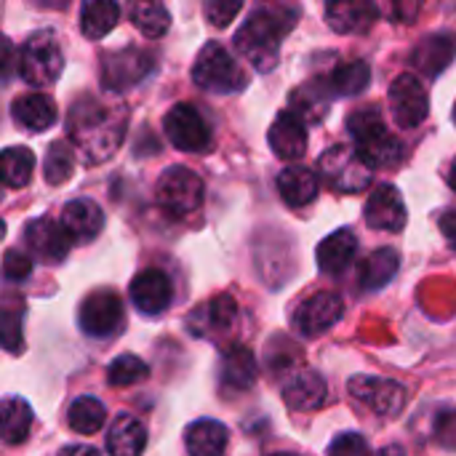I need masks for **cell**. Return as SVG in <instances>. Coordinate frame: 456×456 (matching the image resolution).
I'll return each instance as SVG.
<instances>
[{"label":"cell","instance_id":"cell-1","mask_svg":"<svg viewBox=\"0 0 456 456\" xmlns=\"http://www.w3.org/2000/svg\"><path fill=\"white\" fill-rule=\"evenodd\" d=\"M67 128L75 150L86 163H102L115 155L126 139L128 112L120 102L83 96L69 107Z\"/></svg>","mask_w":456,"mask_h":456},{"label":"cell","instance_id":"cell-2","mask_svg":"<svg viewBox=\"0 0 456 456\" xmlns=\"http://www.w3.org/2000/svg\"><path fill=\"white\" fill-rule=\"evenodd\" d=\"M294 27L289 13L278 8H256L235 35L238 53L259 72H270L281 56V40Z\"/></svg>","mask_w":456,"mask_h":456},{"label":"cell","instance_id":"cell-3","mask_svg":"<svg viewBox=\"0 0 456 456\" xmlns=\"http://www.w3.org/2000/svg\"><path fill=\"white\" fill-rule=\"evenodd\" d=\"M347 131L355 142L358 155L363 158V163L374 171V168H395L403 163L406 150L401 144V139L395 134H390V128L385 126L382 115L377 107H361L347 118Z\"/></svg>","mask_w":456,"mask_h":456},{"label":"cell","instance_id":"cell-4","mask_svg":"<svg viewBox=\"0 0 456 456\" xmlns=\"http://www.w3.org/2000/svg\"><path fill=\"white\" fill-rule=\"evenodd\" d=\"M192 80L203 91H214V94H235L248 83L246 72L222 43H206L200 48L192 67Z\"/></svg>","mask_w":456,"mask_h":456},{"label":"cell","instance_id":"cell-5","mask_svg":"<svg viewBox=\"0 0 456 456\" xmlns=\"http://www.w3.org/2000/svg\"><path fill=\"white\" fill-rule=\"evenodd\" d=\"M64 69L61 45L53 32H35L19 53V75L27 86H53Z\"/></svg>","mask_w":456,"mask_h":456},{"label":"cell","instance_id":"cell-6","mask_svg":"<svg viewBox=\"0 0 456 456\" xmlns=\"http://www.w3.org/2000/svg\"><path fill=\"white\" fill-rule=\"evenodd\" d=\"M203 192H206L203 179L195 171L184 168V166L166 168L160 174L158 184H155V200H158V206L166 214L176 216V219L195 214L200 208V203H203Z\"/></svg>","mask_w":456,"mask_h":456},{"label":"cell","instance_id":"cell-7","mask_svg":"<svg viewBox=\"0 0 456 456\" xmlns=\"http://www.w3.org/2000/svg\"><path fill=\"white\" fill-rule=\"evenodd\" d=\"M318 171L326 179V184L342 195L363 192L371 184V168L363 163V158L358 155L353 144L329 147L318 160Z\"/></svg>","mask_w":456,"mask_h":456},{"label":"cell","instance_id":"cell-8","mask_svg":"<svg viewBox=\"0 0 456 456\" xmlns=\"http://www.w3.org/2000/svg\"><path fill=\"white\" fill-rule=\"evenodd\" d=\"M77 321L83 334L94 339L112 337L123 329V299L112 289L91 291L77 310Z\"/></svg>","mask_w":456,"mask_h":456},{"label":"cell","instance_id":"cell-9","mask_svg":"<svg viewBox=\"0 0 456 456\" xmlns=\"http://www.w3.org/2000/svg\"><path fill=\"white\" fill-rule=\"evenodd\" d=\"M163 131L168 142L182 152H203L211 144V128L195 104H176L163 118Z\"/></svg>","mask_w":456,"mask_h":456},{"label":"cell","instance_id":"cell-10","mask_svg":"<svg viewBox=\"0 0 456 456\" xmlns=\"http://www.w3.org/2000/svg\"><path fill=\"white\" fill-rule=\"evenodd\" d=\"M390 107L401 128H417L428 120V112H430L428 88L419 83L417 75L403 72L390 86Z\"/></svg>","mask_w":456,"mask_h":456},{"label":"cell","instance_id":"cell-11","mask_svg":"<svg viewBox=\"0 0 456 456\" xmlns=\"http://www.w3.org/2000/svg\"><path fill=\"white\" fill-rule=\"evenodd\" d=\"M350 395L366 403L379 417H395L406 406V387L395 379L382 377H353L350 379Z\"/></svg>","mask_w":456,"mask_h":456},{"label":"cell","instance_id":"cell-12","mask_svg":"<svg viewBox=\"0 0 456 456\" xmlns=\"http://www.w3.org/2000/svg\"><path fill=\"white\" fill-rule=\"evenodd\" d=\"M345 315V302L334 291H318L305 299L294 313V326L302 337H321Z\"/></svg>","mask_w":456,"mask_h":456},{"label":"cell","instance_id":"cell-13","mask_svg":"<svg viewBox=\"0 0 456 456\" xmlns=\"http://www.w3.org/2000/svg\"><path fill=\"white\" fill-rule=\"evenodd\" d=\"M150 69H152L150 53H144L139 48H120V51H112L104 56L102 83H104V88L123 91V88L136 86Z\"/></svg>","mask_w":456,"mask_h":456},{"label":"cell","instance_id":"cell-14","mask_svg":"<svg viewBox=\"0 0 456 456\" xmlns=\"http://www.w3.org/2000/svg\"><path fill=\"white\" fill-rule=\"evenodd\" d=\"M366 224L382 232H401L406 227V203L393 184H377L363 208Z\"/></svg>","mask_w":456,"mask_h":456},{"label":"cell","instance_id":"cell-15","mask_svg":"<svg viewBox=\"0 0 456 456\" xmlns=\"http://www.w3.org/2000/svg\"><path fill=\"white\" fill-rule=\"evenodd\" d=\"M24 240L32 251V256H37L40 262L45 265H59L64 262V256L69 254L72 243L69 238L64 235L61 224L56 219H48V216H37L27 224L24 230Z\"/></svg>","mask_w":456,"mask_h":456},{"label":"cell","instance_id":"cell-16","mask_svg":"<svg viewBox=\"0 0 456 456\" xmlns=\"http://www.w3.org/2000/svg\"><path fill=\"white\" fill-rule=\"evenodd\" d=\"M131 302L142 315H160L168 310L171 299H174V286L171 278L163 270H142L134 281H131Z\"/></svg>","mask_w":456,"mask_h":456},{"label":"cell","instance_id":"cell-17","mask_svg":"<svg viewBox=\"0 0 456 456\" xmlns=\"http://www.w3.org/2000/svg\"><path fill=\"white\" fill-rule=\"evenodd\" d=\"M59 224L64 230V235L69 238V243H86V240H94L102 227H104V214L102 208L88 200V198H77V200H69L64 208H61V216H59Z\"/></svg>","mask_w":456,"mask_h":456},{"label":"cell","instance_id":"cell-18","mask_svg":"<svg viewBox=\"0 0 456 456\" xmlns=\"http://www.w3.org/2000/svg\"><path fill=\"white\" fill-rule=\"evenodd\" d=\"M377 16H379L377 5L366 0H337L326 8V19L331 29L339 35H361L371 29Z\"/></svg>","mask_w":456,"mask_h":456},{"label":"cell","instance_id":"cell-19","mask_svg":"<svg viewBox=\"0 0 456 456\" xmlns=\"http://www.w3.org/2000/svg\"><path fill=\"white\" fill-rule=\"evenodd\" d=\"M11 118L16 126H21L24 131H32V134H40L45 128H51L59 118L56 112V102L48 96V94H40V91H32V94H24L13 102L11 107Z\"/></svg>","mask_w":456,"mask_h":456},{"label":"cell","instance_id":"cell-20","mask_svg":"<svg viewBox=\"0 0 456 456\" xmlns=\"http://www.w3.org/2000/svg\"><path fill=\"white\" fill-rule=\"evenodd\" d=\"M331 86L329 77H313L291 94V110L302 123H321L331 107Z\"/></svg>","mask_w":456,"mask_h":456},{"label":"cell","instance_id":"cell-21","mask_svg":"<svg viewBox=\"0 0 456 456\" xmlns=\"http://www.w3.org/2000/svg\"><path fill=\"white\" fill-rule=\"evenodd\" d=\"M273 152L281 160H297L307 150V128L294 112H281L267 134Z\"/></svg>","mask_w":456,"mask_h":456},{"label":"cell","instance_id":"cell-22","mask_svg":"<svg viewBox=\"0 0 456 456\" xmlns=\"http://www.w3.org/2000/svg\"><path fill=\"white\" fill-rule=\"evenodd\" d=\"M219 382L224 393H246L256 382V358L248 347H230L222 358Z\"/></svg>","mask_w":456,"mask_h":456},{"label":"cell","instance_id":"cell-23","mask_svg":"<svg viewBox=\"0 0 456 456\" xmlns=\"http://www.w3.org/2000/svg\"><path fill=\"white\" fill-rule=\"evenodd\" d=\"M456 56V43L452 35H428L411 51V64L428 77H438Z\"/></svg>","mask_w":456,"mask_h":456},{"label":"cell","instance_id":"cell-24","mask_svg":"<svg viewBox=\"0 0 456 456\" xmlns=\"http://www.w3.org/2000/svg\"><path fill=\"white\" fill-rule=\"evenodd\" d=\"M235 321H238V305L232 297L222 294L190 318V329H195V334L200 337H219L232 331Z\"/></svg>","mask_w":456,"mask_h":456},{"label":"cell","instance_id":"cell-25","mask_svg":"<svg viewBox=\"0 0 456 456\" xmlns=\"http://www.w3.org/2000/svg\"><path fill=\"white\" fill-rule=\"evenodd\" d=\"M326 382L318 371H299L283 387V401L294 411H315L326 403Z\"/></svg>","mask_w":456,"mask_h":456},{"label":"cell","instance_id":"cell-26","mask_svg":"<svg viewBox=\"0 0 456 456\" xmlns=\"http://www.w3.org/2000/svg\"><path fill=\"white\" fill-rule=\"evenodd\" d=\"M278 192L286 206L305 208L318 198V176L305 166H289L278 174Z\"/></svg>","mask_w":456,"mask_h":456},{"label":"cell","instance_id":"cell-27","mask_svg":"<svg viewBox=\"0 0 456 456\" xmlns=\"http://www.w3.org/2000/svg\"><path fill=\"white\" fill-rule=\"evenodd\" d=\"M227 441V428L214 419H198L184 433V446L190 456H224Z\"/></svg>","mask_w":456,"mask_h":456},{"label":"cell","instance_id":"cell-28","mask_svg":"<svg viewBox=\"0 0 456 456\" xmlns=\"http://www.w3.org/2000/svg\"><path fill=\"white\" fill-rule=\"evenodd\" d=\"M147 446V430L139 419L120 414L107 430V454L110 456H142Z\"/></svg>","mask_w":456,"mask_h":456},{"label":"cell","instance_id":"cell-29","mask_svg":"<svg viewBox=\"0 0 456 456\" xmlns=\"http://www.w3.org/2000/svg\"><path fill=\"white\" fill-rule=\"evenodd\" d=\"M355 251H358L355 232L342 227V230H337V232H331L329 238L321 240V246H318V267L323 273L337 275V273H342L353 262Z\"/></svg>","mask_w":456,"mask_h":456},{"label":"cell","instance_id":"cell-30","mask_svg":"<svg viewBox=\"0 0 456 456\" xmlns=\"http://www.w3.org/2000/svg\"><path fill=\"white\" fill-rule=\"evenodd\" d=\"M24 299L19 294H5L0 299V347L11 355L24 350Z\"/></svg>","mask_w":456,"mask_h":456},{"label":"cell","instance_id":"cell-31","mask_svg":"<svg viewBox=\"0 0 456 456\" xmlns=\"http://www.w3.org/2000/svg\"><path fill=\"white\" fill-rule=\"evenodd\" d=\"M32 428V409L21 398L0 401V441L8 446H19L27 441Z\"/></svg>","mask_w":456,"mask_h":456},{"label":"cell","instance_id":"cell-32","mask_svg":"<svg viewBox=\"0 0 456 456\" xmlns=\"http://www.w3.org/2000/svg\"><path fill=\"white\" fill-rule=\"evenodd\" d=\"M35 171V155L29 147H8L0 152V184L19 190L27 187Z\"/></svg>","mask_w":456,"mask_h":456},{"label":"cell","instance_id":"cell-33","mask_svg":"<svg viewBox=\"0 0 456 456\" xmlns=\"http://www.w3.org/2000/svg\"><path fill=\"white\" fill-rule=\"evenodd\" d=\"M118 19H120V5L112 0H91L80 8V29L91 40H99L110 29H115Z\"/></svg>","mask_w":456,"mask_h":456},{"label":"cell","instance_id":"cell-34","mask_svg":"<svg viewBox=\"0 0 456 456\" xmlns=\"http://www.w3.org/2000/svg\"><path fill=\"white\" fill-rule=\"evenodd\" d=\"M67 422H69V428H72L75 433H80V436H94V433H99V430L104 428V422H107V409H104V403H102L99 398L83 395V398H77V401L69 406Z\"/></svg>","mask_w":456,"mask_h":456},{"label":"cell","instance_id":"cell-35","mask_svg":"<svg viewBox=\"0 0 456 456\" xmlns=\"http://www.w3.org/2000/svg\"><path fill=\"white\" fill-rule=\"evenodd\" d=\"M398 265H401L398 251H393V248H379V251H374V254L363 262V267H361V286H363L366 291H374V289L387 286V283L395 278Z\"/></svg>","mask_w":456,"mask_h":456},{"label":"cell","instance_id":"cell-36","mask_svg":"<svg viewBox=\"0 0 456 456\" xmlns=\"http://www.w3.org/2000/svg\"><path fill=\"white\" fill-rule=\"evenodd\" d=\"M131 21H134V27H136L144 37L155 40V37H160V35L168 32V27H171V13H168V8H166L163 3L139 0V3L131 5Z\"/></svg>","mask_w":456,"mask_h":456},{"label":"cell","instance_id":"cell-37","mask_svg":"<svg viewBox=\"0 0 456 456\" xmlns=\"http://www.w3.org/2000/svg\"><path fill=\"white\" fill-rule=\"evenodd\" d=\"M369 80H371V67L363 59H355V61L339 64L331 72L329 86H331V94L337 96H355L369 86Z\"/></svg>","mask_w":456,"mask_h":456},{"label":"cell","instance_id":"cell-38","mask_svg":"<svg viewBox=\"0 0 456 456\" xmlns=\"http://www.w3.org/2000/svg\"><path fill=\"white\" fill-rule=\"evenodd\" d=\"M75 171V150L69 142H53L43 160V176L48 184H64Z\"/></svg>","mask_w":456,"mask_h":456},{"label":"cell","instance_id":"cell-39","mask_svg":"<svg viewBox=\"0 0 456 456\" xmlns=\"http://www.w3.org/2000/svg\"><path fill=\"white\" fill-rule=\"evenodd\" d=\"M150 377V366L139 355H118L107 369L110 387H131Z\"/></svg>","mask_w":456,"mask_h":456},{"label":"cell","instance_id":"cell-40","mask_svg":"<svg viewBox=\"0 0 456 456\" xmlns=\"http://www.w3.org/2000/svg\"><path fill=\"white\" fill-rule=\"evenodd\" d=\"M243 3L240 0H208L203 5V13L208 19V24L214 27H227L238 13H240Z\"/></svg>","mask_w":456,"mask_h":456},{"label":"cell","instance_id":"cell-41","mask_svg":"<svg viewBox=\"0 0 456 456\" xmlns=\"http://www.w3.org/2000/svg\"><path fill=\"white\" fill-rule=\"evenodd\" d=\"M329 456H369V444L358 433H342L331 441Z\"/></svg>","mask_w":456,"mask_h":456},{"label":"cell","instance_id":"cell-42","mask_svg":"<svg viewBox=\"0 0 456 456\" xmlns=\"http://www.w3.org/2000/svg\"><path fill=\"white\" fill-rule=\"evenodd\" d=\"M438 446L456 452V409H444L436 419V430H433Z\"/></svg>","mask_w":456,"mask_h":456},{"label":"cell","instance_id":"cell-43","mask_svg":"<svg viewBox=\"0 0 456 456\" xmlns=\"http://www.w3.org/2000/svg\"><path fill=\"white\" fill-rule=\"evenodd\" d=\"M29 273H32V259L24 251H16V248L5 251V256H3V275L8 281H24V278H29Z\"/></svg>","mask_w":456,"mask_h":456},{"label":"cell","instance_id":"cell-44","mask_svg":"<svg viewBox=\"0 0 456 456\" xmlns=\"http://www.w3.org/2000/svg\"><path fill=\"white\" fill-rule=\"evenodd\" d=\"M438 224H441V232L446 235L449 246L456 251V211H446Z\"/></svg>","mask_w":456,"mask_h":456},{"label":"cell","instance_id":"cell-45","mask_svg":"<svg viewBox=\"0 0 456 456\" xmlns=\"http://www.w3.org/2000/svg\"><path fill=\"white\" fill-rule=\"evenodd\" d=\"M11 61H13V45H11V40L5 35H0V77L8 75Z\"/></svg>","mask_w":456,"mask_h":456},{"label":"cell","instance_id":"cell-46","mask_svg":"<svg viewBox=\"0 0 456 456\" xmlns=\"http://www.w3.org/2000/svg\"><path fill=\"white\" fill-rule=\"evenodd\" d=\"M56 456H102L94 446H64Z\"/></svg>","mask_w":456,"mask_h":456},{"label":"cell","instance_id":"cell-47","mask_svg":"<svg viewBox=\"0 0 456 456\" xmlns=\"http://www.w3.org/2000/svg\"><path fill=\"white\" fill-rule=\"evenodd\" d=\"M374 456H406V452H403V446H385Z\"/></svg>","mask_w":456,"mask_h":456},{"label":"cell","instance_id":"cell-48","mask_svg":"<svg viewBox=\"0 0 456 456\" xmlns=\"http://www.w3.org/2000/svg\"><path fill=\"white\" fill-rule=\"evenodd\" d=\"M446 182H449V187L456 192V158L452 160V166H449V174H446Z\"/></svg>","mask_w":456,"mask_h":456},{"label":"cell","instance_id":"cell-49","mask_svg":"<svg viewBox=\"0 0 456 456\" xmlns=\"http://www.w3.org/2000/svg\"><path fill=\"white\" fill-rule=\"evenodd\" d=\"M3 238H5V222L0 219V240H3Z\"/></svg>","mask_w":456,"mask_h":456},{"label":"cell","instance_id":"cell-50","mask_svg":"<svg viewBox=\"0 0 456 456\" xmlns=\"http://www.w3.org/2000/svg\"><path fill=\"white\" fill-rule=\"evenodd\" d=\"M270 456H297V454H270Z\"/></svg>","mask_w":456,"mask_h":456},{"label":"cell","instance_id":"cell-51","mask_svg":"<svg viewBox=\"0 0 456 456\" xmlns=\"http://www.w3.org/2000/svg\"><path fill=\"white\" fill-rule=\"evenodd\" d=\"M454 123H456V107H454Z\"/></svg>","mask_w":456,"mask_h":456}]
</instances>
